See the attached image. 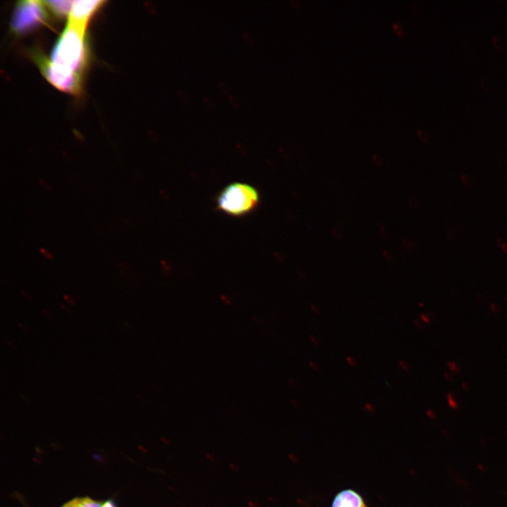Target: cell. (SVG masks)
Listing matches in <instances>:
<instances>
[{"label":"cell","instance_id":"cell-1","mask_svg":"<svg viewBox=\"0 0 507 507\" xmlns=\"http://www.w3.org/2000/svg\"><path fill=\"white\" fill-rule=\"evenodd\" d=\"M85 29L68 21L52 50L51 61L60 68L82 75L87 58Z\"/></svg>","mask_w":507,"mask_h":507},{"label":"cell","instance_id":"cell-2","mask_svg":"<svg viewBox=\"0 0 507 507\" xmlns=\"http://www.w3.org/2000/svg\"><path fill=\"white\" fill-rule=\"evenodd\" d=\"M216 208L234 218L246 216L256 210L261 203L259 191L246 182H234L223 187L215 197Z\"/></svg>","mask_w":507,"mask_h":507},{"label":"cell","instance_id":"cell-3","mask_svg":"<svg viewBox=\"0 0 507 507\" xmlns=\"http://www.w3.org/2000/svg\"><path fill=\"white\" fill-rule=\"evenodd\" d=\"M44 1H22L14 10L11 27L16 34H24L44 23L47 17Z\"/></svg>","mask_w":507,"mask_h":507},{"label":"cell","instance_id":"cell-4","mask_svg":"<svg viewBox=\"0 0 507 507\" xmlns=\"http://www.w3.org/2000/svg\"><path fill=\"white\" fill-rule=\"evenodd\" d=\"M35 56L41 72L52 85L67 93L79 94L82 86L80 74L60 68L51 60L38 54Z\"/></svg>","mask_w":507,"mask_h":507},{"label":"cell","instance_id":"cell-5","mask_svg":"<svg viewBox=\"0 0 507 507\" xmlns=\"http://www.w3.org/2000/svg\"><path fill=\"white\" fill-rule=\"evenodd\" d=\"M104 3V1H75L68 21L86 27L90 18Z\"/></svg>","mask_w":507,"mask_h":507},{"label":"cell","instance_id":"cell-6","mask_svg":"<svg viewBox=\"0 0 507 507\" xmlns=\"http://www.w3.org/2000/svg\"><path fill=\"white\" fill-rule=\"evenodd\" d=\"M331 507H368V505L357 491L346 489L334 496Z\"/></svg>","mask_w":507,"mask_h":507},{"label":"cell","instance_id":"cell-7","mask_svg":"<svg viewBox=\"0 0 507 507\" xmlns=\"http://www.w3.org/2000/svg\"><path fill=\"white\" fill-rule=\"evenodd\" d=\"M75 1H44L49 10L58 16L69 15Z\"/></svg>","mask_w":507,"mask_h":507},{"label":"cell","instance_id":"cell-8","mask_svg":"<svg viewBox=\"0 0 507 507\" xmlns=\"http://www.w3.org/2000/svg\"><path fill=\"white\" fill-rule=\"evenodd\" d=\"M103 503L88 497L80 498L78 507H103Z\"/></svg>","mask_w":507,"mask_h":507},{"label":"cell","instance_id":"cell-9","mask_svg":"<svg viewBox=\"0 0 507 507\" xmlns=\"http://www.w3.org/2000/svg\"><path fill=\"white\" fill-rule=\"evenodd\" d=\"M401 244L409 251H413L416 249V244L409 239H403L401 241Z\"/></svg>","mask_w":507,"mask_h":507},{"label":"cell","instance_id":"cell-10","mask_svg":"<svg viewBox=\"0 0 507 507\" xmlns=\"http://www.w3.org/2000/svg\"><path fill=\"white\" fill-rule=\"evenodd\" d=\"M492 42L497 49H501L503 46L502 40L496 36L492 37Z\"/></svg>","mask_w":507,"mask_h":507},{"label":"cell","instance_id":"cell-11","mask_svg":"<svg viewBox=\"0 0 507 507\" xmlns=\"http://www.w3.org/2000/svg\"><path fill=\"white\" fill-rule=\"evenodd\" d=\"M377 227L380 231V235L382 239H387V232L385 230V227L384 225H382L380 222H377Z\"/></svg>","mask_w":507,"mask_h":507},{"label":"cell","instance_id":"cell-12","mask_svg":"<svg viewBox=\"0 0 507 507\" xmlns=\"http://www.w3.org/2000/svg\"><path fill=\"white\" fill-rule=\"evenodd\" d=\"M80 498L74 499L64 504L62 507H78Z\"/></svg>","mask_w":507,"mask_h":507},{"label":"cell","instance_id":"cell-13","mask_svg":"<svg viewBox=\"0 0 507 507\" xmlns=\"http://www.w3.org/2000/svg\"><path fill=\"white\" fill-rule=\"evenodd\" d=\"M372 159L373 163L379 167L382 166L384 164L382 158L377 154L373 155Z\"/></svg>","mask_w":507,"mask_h":507},{"label":"cell","instance_id":"cell-14","mask_svg":"<svg viewBox=\"0 0 507 507\" xmlns=\"http://www.w3.org/2000/svg\"><path fill=\"white\" fill-rule=\"evenodd\" d=\"M382 256L384 257V258L386 261H389V262H392V261H393L394 259V257L393 254H392L390 251H387V250H384V251H382Z\"/></svg>","mask_w":507,"mask_h":507},{"label":"cell","instance_id":"cell-15","mask_svg":"<svg viewBox=\"0 0 507 507\" xmlns=\"http://www.w3.org/2000/svg\"><path fill=\"white\" fill-rule=\"evenodd\" d=\"M447 400H448V402H449V405H450L451 406H452V407H456V406H457V403H456V399H455V397L453 396V395L452 394H448V396H447Z\"/></svg>","mask_w":507,"mask_h":507},{"label":"cell","instance_id":"cell-16","mask_svg":"<svg viewBox=\"0 0 507 507\" xmlns=\"http://www.w3.org/2000/svg\"><path fill=\"white\" fill-rule=\"evenodd\" d=\"M417 133L419 138L423 142H426L428 139V135L424 130H418Z\"/></svg>","mask_w":507,"mask_h":507},{"label":"cell","instance_id":"cell-17","mask_svg":"<svg viewBox=\"0 0 507 507\" xmlns=\"http://www.w3.org/2000/svg\"><path fill=\"white\" fill-rule=\"evenodd\" d=\"M399 365H400L401 368L403 370H404L406 372H408L409 367L406 361H403V360H399Z\"/></svg>","mask_w":507,"mask_h":507},{"label":"cell","instance_id":"cell-18","mask_svg":"<svg viewBox=\"0 0 507 507\" xmlns=\"http://www.w3.org/2000/svg\"><path fill=\"white\" fill-rule=\"evenodd\" d=\"M346 361L351 366L354 367L356 365V361L351 356H346Z\"/></svg>","mask_w":507,"mask_h":507},{"label":"cell","instance_id":"cell-19","mask_svg":"<svg viewBox=\"0 0 507 507\" xmlns=\"http://www.w3.org/2000/svg\"><path fill=\"white\" fill-rule=\"evenodd\" d=\"M332 235L337 238V239H341L342 238V233L340 230L337 228H333L332 230Z\"/></svg>","mask_w":507,"mask_h":507},{"label":"cell","instance_id":"cell-20","mask_svg":"<svg viewBox=\"0 0 507 507\" xmlns=\"http://www.w3.org/2000/svg\"><path fill=\"white\" fill-rule=\"evenodd\" d=\"M480 84H481L482 89H484L485 91H487L489 89L490 86L489 84V82L485 79H482L480 80Z\"/></svg>","mask_w":507,"mask_h":507},{"label":"cell","instance_id":"cell-21","mask_svg":"<svg viewBox=\"0 0 507 507\" xmlns=\"http://www.w3.org/2000/svg\"><path fill=\"white\" fill-rule=\"evenodd\" d=\"M408 203L413 208H418V203L415 199L413 197H409L408 199Z\"/></svg>","mask_w":507,"mask_h":507},{"label":"cell","instance_id":"cell-22","mask_svg":"<svg viewBox=\"0 0 507 507\" xmlns=\"http://www.w3.org/2000/svg\"><path fill=\"white\" fill-rule=\"evenodd\" d=\"M393 27H394V31H395V32H396V34L401 35L403 33V30H402V28H401V27L400 26V25H399V24H397V23H394V24H393Z\"/></svg>","mask_w":507,"mask_h":507},{"label":"cell","instance_id":"cell-23","mask_svg":"<svg viewBox=\"0 0 507 507\" xmlns=\"http://www.w3.org/2000/svg\"><path fill=\"white\" fill-rule=\"evenodd\" d=\"M311 342L314 345H319L320 344V340L313 335H310L309 337Z\"/></svg>","mask_w":507,"mask_h":507},{"label":"cell","instance_id":"cell-24","mask_svg":"<svg viewBox=\"0 0 507 507\" xmlns=\"http://www.w3.org/2000/svg\"><path fill=\"white\" fill-rule=\"evenodd\" d=\"M448 365H449V368H450V370H452V371H455V372H456V371H458V365H456V363H454V362H449V363H448Z\"/></svg>","mask_w":507,"mask_h":507},{"label":"cell","instance_id":"cell-25","mask_svg":"<svg viewBox=\"0 0 507 507\" xmlns=\"http://www.w3.org/2000/svg\"><path fill=\"white\" fill-rule=\"evenodd\" d=\"M311 310L316 314L320 313V309L317 305L311 304Z\"/></svg>","mask_w":507,"mask_h":507},{"label":"cell","instance_id":"cell-26","mask_svg":"<svg viewBox=\"0 0 507 507\" xmlns=\"http://www.w3.org/2000/svg\"><path fill=\"white\" fill-rule=\"evenodd\" d=\"M308 365L311 369L313 370H318V365L313 361H309Z\"/></svg>","mask_w":507,"mask_h":507},{"label":"cell","instance_id":"cell-27","mask_svg":"<svg viewBox=\"0 0 507 507\" xmlns=\"http://www.w3.org/2000/svg\"><path fill=\"white\" fill-rule=\"evenodd\" d=\"M103 507H115V506L113 501H106L103 503Z\"/></svg>","mask_w":507,"mask_h":507},{"label":"cell","instance_id":"cell-28","mask_svg":"<svg viewBox=\"0 0 507 507\" xmlns=\"http://www.w3.org/2000/svg\"><path fill=\"white\" fill-rule=\"evenodd\" d=\"M420 318H421L422 320H423V322H425V323H428L430 322V319H429V318H428V315H426L423 314V315H420Z\"/></svg>","mask_w":507,"mask_h":507}]
</instances>
